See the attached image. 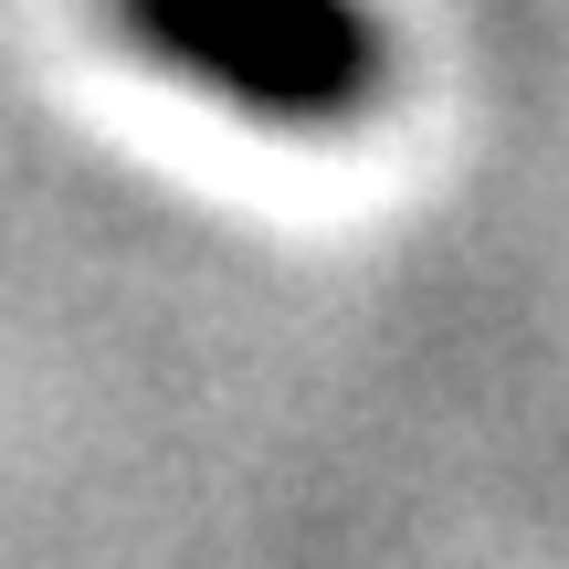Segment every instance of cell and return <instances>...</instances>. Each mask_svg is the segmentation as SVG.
<instances>
[{
	"label": "cell",
	"mask_w": 569,
	"mask_h": 569,
	"mask_svg": "<svg viewBox=\"0 0 569 569\" xmlns=\"http://www.w3.org/2000/svg\"><path fill=\"white\" fill-rule=\"evenodd\" d=\"M106 32L169 84L284 138L359 127L390 96L380 0H96Z\"/></svg>",
	"instance_id": "obj_1"
}]
</instances>
